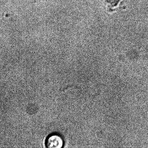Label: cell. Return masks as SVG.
I'll return each instance as SVG.
<instances>
[{"instance_id":"cell-1","label":"cell","mask_w":148,"mask_h":148,"mask_svg":"<svg viewBox=\"0 0 148 148\" xmlns=\"http://www.w3.org/2000/svg\"><path fill=\"white\" fill-rule=\"evenodd\" d=\"M104 3L107 11L110 14L126 8L123 0H104Z\"/></svg>"},{"instance_id":"cell-2","label":"cell","mask_w":148,"mask_h":148,"mask_svg":"<svg viewBox=\"0 0 148 148\" xmlns=\"http://www.w3.org/2000/svg\"><path fill=\"white\" fill-rule=\"evenodd\" d=\"M63 145V140L60 136L58 135H53L47 139L46 145L49 148H60Z\"/></svg>"}]
</instances>
